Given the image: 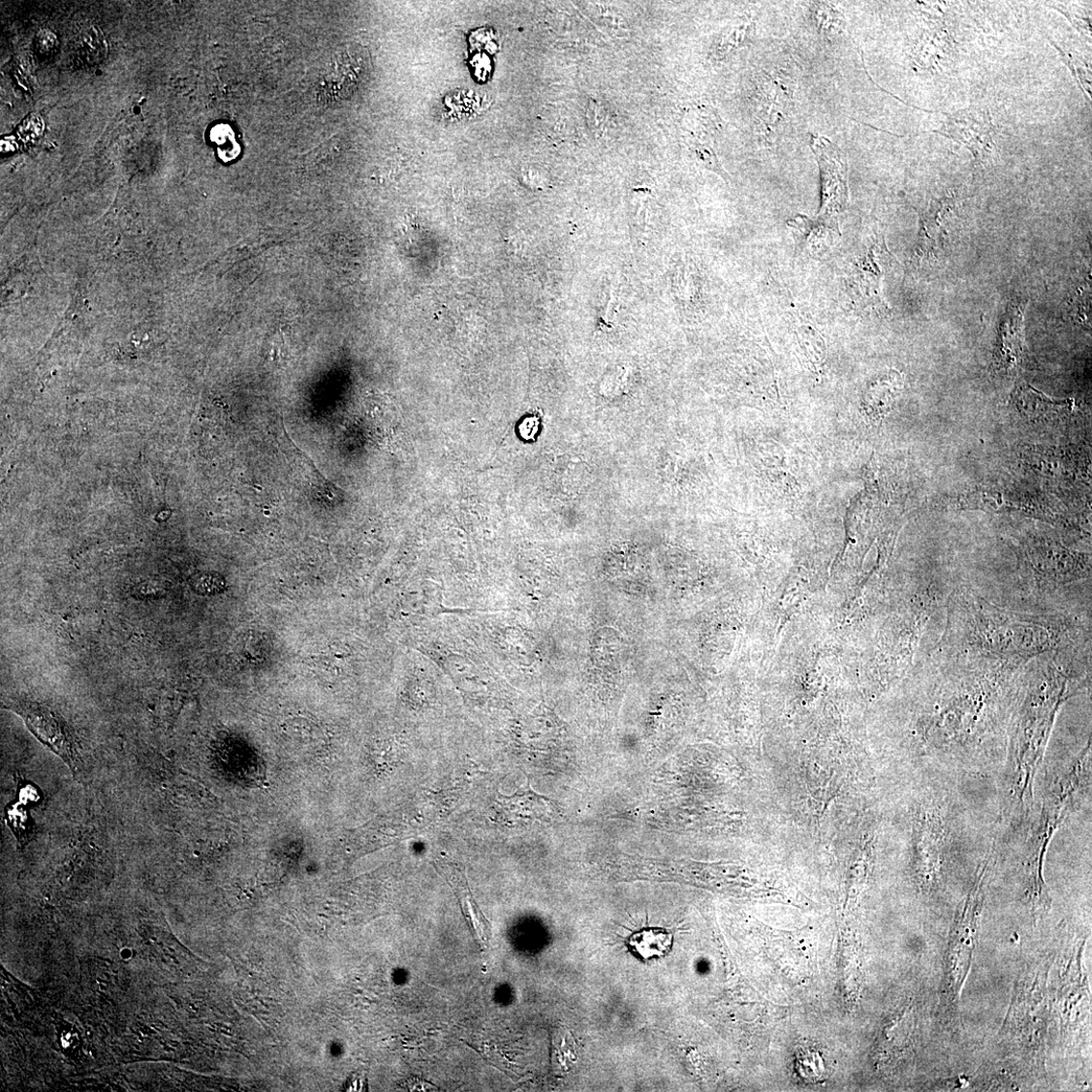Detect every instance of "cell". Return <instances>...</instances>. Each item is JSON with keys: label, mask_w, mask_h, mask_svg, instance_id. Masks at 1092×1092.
I'll use <instances>...</instances> for the list:
<instances>
[{"label": "cell", "mask_w": 1092, "mask_h": 1092, "mask_svg": "<svg viewBox=\"0 0 1092 1092\" xmlns=\"http://www.w3.org/2000/svg\"><path fill=\"white\" fill-rule=\"evenodd\" d=\"M11 708L25 720L32 733L58 755L75 774L81 772L83 762L78 742L59 716L47 707L30 702L12 703Z\"/></svg>", "instance_id": "1"}, {"label": "cell", "mask_w": 1092, "mask_h": 1092, "mask_svg": "<svg viewBox=\"0 0 1092 1092\" xmlns=\"http://www.w3.org/2000/svg\"><path fill=\"white\" fill-rule=\"evenodd\" d=\"M810 146L815 153L822 175V208L820 218L835 220L849 203L848 169L841 151L829 139L812 135Z\"/></svg>", "instance_id": "2"}, {"label": "cell", "mask_w": 1092, "mask_h": 1092, "mask_svg": "<svg viewBox=\"0 0 1092 1092\" xmlns=\"http://www.w3.org/2000/svg\"><path fill=\"white\" fill-rule=\"evenodd\" d=\"M944 114L947 118L942 127L933 133L965 145L978 162H984L994 156L995 129L987 108L971 107Z\"/></svg>", "instance_id": "3"}, {"label": "cell", "mask_w": 1092, "mask_h": 1092, "mask_svg": "<svg viewBox=\"0 0 1092 1092\" xmlns=\"http://www.w3.org/2000/svg\"><path fill=\"white\" fill-rule=\"evenodd\" d=\"M433 865L439 874L447 879L457 896L462 915L467 920L478 947L485 950L491 939V924L481 912L462 866L447 858H439Z\"/></svg>", "instance_id": "4"}, {"label": "cell", "mask_w": 1092, "mask_h": 1092, "mask_svg": "<svg viewBox=\"0 0 1092 1092\" xmlns=\"http://www.w3.org/2000/svg\"><path fill=\"white\" fill-rule=\"evenodd\" d=\"M1027 304L1014 301L1009 306L1001 325H999L995 363L999 369L1016 367L1025 354L1024 319Z\"/></svg>", "instance_id": "5"}, {"label": "cell", "mask_w": 1092, "mask_h": 1092, "mask_svg": "<svg viewBox=\"0 0 1092 1092\" xmlns=\"http://www.w3.org/2000/svg\"><path fill=\"white\" fill-rule=\"evenodd\" d=\"M950 205L947 200L932 201L927 210L920 215V235L916 247L918 259L937 258L944 241L943 220L945 214L950 211Z\"/></svg>", "instance_id": "6"}, {"label": "cell", "mask_w": 1092, "mask_h": 1092, "mask_svg": "<svg viewBox=\"0 0 1092 1092\" xmlns=\"http://www.w3.org/2000/svg\"><path fill=\"white\" fill-rule=\"evenodd\" d=\"M888 250L882 239L876 240L870 250L858 264V280L861 291L868 303L879 305L882 299L879 294L880 282L883 276L882 263L887 261Z\"/></svg>", "instance_id": "7"}, {"label": "cell", "mask_w": 1092, "mask_h": 1092, "mask_svg": "<svg viewBox=\"0 0 1092 1092\" xmlns=\"http://www.w3.org/2000/svg\"><path fill=\"white\" fill-rule=\"evenodd\" d=\"M673 937L662 927H647L635 933L627 947L633 954L643 961H650L667 956L671 950Z\"/></svg>", "instance_id": "8"}, {"label": "cell", "mask_w": 1092, "mask_h": 1092, "mask_svg": "<svg viewBox=\"0 0 1092 1092\" xmlns=\"http://www.w3.org/2000/svg\"><path fill=\"white\" fill-rule=\"evenodd\" d=\"M901 387L900 376L892 374L886 378L877 381L868 392L869 405H875L876 408L887 409L895 398V394Z\"/></svg>", "instance_id": "9"}, {"label": "cell", "mask_w": 1092, "mask_h": 1092, "mask_svg": "<svg viewBox=\"0 0 1092 1092\" xmlns=\"http://www.w3.org/2000/svg\"><path fill=\"white\" fill-rule=\"evenodd\" d=\"M18 804H12L7 808V819L9 825L16 836L20 845H26L31 839L33 830V824L31 822L30 813L25 808V804L20 801Z\"/></svg>", "instance_id": "10"}, {"label": "cell", "mask_w": 1092, "mask_h": 1092, "mask_svg": "<svg viewBox=\"0 0 1092 1092\" xmlns=\"http://www.w3.org/2000/svg\"><path fill=\"white\" fill-rule=\"evenodd\" d=\"M815 16L819 30L826 35L841 34L845 28L843 15L828 4H818Z\"/></svg>", "instance_id": "11"}, {"label": "cell", "mask_w": 1092, "mask_h": 1092, "mask_svg": "<svg viewBox=\"0 0 1092 1092\" xmlns=\"http://www.w3.org/2000/svg\"><path fill=\"white\" fill-rule=\"evenodd\" d=\"M1048 7L1055 10V11H1058L1063 16H1065L1066 18L1069 21L1072 22L1073 26L1077 31H1079L1081 34L1090 37V35H1091L1090 13H1087V12L1082 13L1081 10H1079V12H1076V11H1074L1072 7H1065L1064 5H1059V4L1055 5V6L1049 5Z\"/></svg>", "instance_id": "12"}, {"label": "cell", "mask_w": 1092, "mask_h": 1092, "mask_svg": "<svg viewBox=\"0 0 1092 1092\" xmlns=\"http://www.w3.org/2000/svg\"><path fill=\"white\" fill-rule=\"evenodd\" d=\"M1052 44L1059 50L1060 55L1062 56L1064 62L1067 64V66L1069 68H1071V71L1074 74V76H1075L1076 79L1077 80L1078 84L1081 86V90L1084 92V95L1086 96L1088 94L1090 96L1091 95V89H1090L1091 81H1090V72L1088 71L1087 66L1082 67L1080 61H1076L1071 54L1064 53L1058 47L1057 44H1055V43H1052Z\"/></svg>", "instance_id": "13"}, {"label": "cell", "mask_w": 1092, "mask_h": 1092, "mask_svg": "<svg viewBox=\"0 0 1092 1092\" xmlns=\"http://www.w3.org/2000/svg\"><path fill=\"white\" fill-rule=\"evenodd\" d=\"M751 31L750 22L739 25L733 29L722 42L719 44L718 53L727 54L730 50L736 47L743 40H745Z\"/></svg>", "instance_id": "14"}, {"label": "cell", "mask_w": 1092, "mask_h": 1092, "mask_svg": "<svg viewBox=\"0 0 1092 1092\" xmlns=\"http://www.w3.org/2000/svg\"><path fill=\"white\" fill-rule=\"evenodd\" d=\"M18 796L21 803H37L39 795L35 786L30 783H20L18 787Z\"/></svg>", "instance_id": "15"}]
</instances>
